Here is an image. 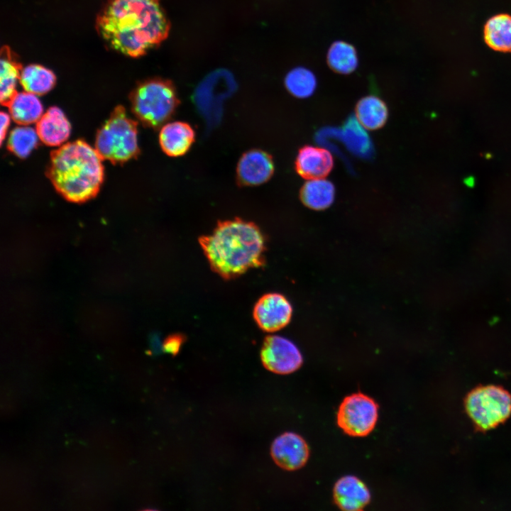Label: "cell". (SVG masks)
Segmentation results:
<instances>
[{
  "label": "cell",
  "mask_w": 511,
  "mask_h": 511,
  "mask_svg": "<svg viewBox=\"0 0 511 511\" xmlns=\"http://www.w3.org/2000/svg\"><path fill=\"white\" fill-rule=\"evenodd\" d=\"M96 25L111 48L131 57L159 45L170 29L160 0H108Z\"/></svg>",
  "instance_id": "obj_1"
},
{
  "label": "cell",
  "mask_w": 511,
  "mask_h": 511,
  "mask_svg": "<svg viewBox=\"0 0 511 511\" xmlns=\"http://www.w3.org/2000/svg\"><path fill=\"white\" fill-rule=\"evenodd\" d=\"M199 242L212 270L226 280L265 263L263 233L254 223L239 218L219 221Z\"/></svg>",
  "instance_id": "obj_2"
},
{
  "label": "cell",
  "mask_w": 511,
  "mask_h": 511,
  "mask_svg": "<svg viewBox=\"0 0 511 511\" xmlns=\"http://www.w3.org/2000/svg\"><path fill=\"white\" fill-rule=\"evenodd\" d=\"M102 160L95 148L77 140L51 153L46 174L65 199L84 202L97 194L103 182Z\"/></svg>",
  "instance_id": "obj_3"
},
{
  "label": "cell",
  "mask_w": 511,
  "mask_h": 511,
  "mask_svg": "<svg viewBox=\"0 0 511 511\" xmlns=\"http://www.w3.org/2000/svg\"><path fill=\"white\" fill-rule=\"evenodd\" d=\"M95 149L102 159L123 163L139 153L137 123L131 119L122 106H116L97 131Z\"/></svg>",
  "instance_id": "obj_4"
},
{
  "label": "cell",
  "mask_w": 511,
  "mask_h": 511,
  "mask_svg": "<svg viewBox=\"0 0 511 511\" xmlns=\"http://www.w3.org/2000/svg\"><path fill=\"white\" fill-rule=\"evenodd\" d=\"M132 111L145 126L158 127L175 112L179 101L173 85L161 79L141 82L131 95Z\"/></svg>",
  "instance_id": "obj_5"
},
{
  "label": "cell",
  "mask_w": 511,
  "mask_h": 511,
  "mask_svg": "<svg viewBox=\"0 0 511 511\" xmlns=\"http://www.w3.org/2000/svg\"><path fill=\"white\" fill-rule=\"evenodd\" d=\"M466 410L475 424L483 429L497 426L511 412V397L504 389L485 386L473 390L466 399Z\"/></svg>",
  "instance_id": "obj_6"
},
{
  "label": "cell",
  "mask_w": 511,
  "mask_h": 511,
  "mask_svg": "<svg viewBox=\"0 0 511 511\" xmlns=\"http://www.w3.org/2000/svg\"><path fill=\"white\" fill-rule=\"evenodd\" d=\"M378 405L370 397L358 392L346 396L339 405L337 424L348 435L365 436L375 427Z\"/></svg>",
  "instance_id": "obj_7"
},
{
  "label": "cell",
  "mask_w": 511,
  "mask_h": 511,
  "mask_svg": "<svg viewBox=\"0 0 511 511\" xmlns=\"http://www.w3.org/2000/svg\"><path fill=\"white\" fill-rule=\"evenodd\" d=\"M260 359L265 369L280 375L296 371L303 363L302 353L297 346L290 340L277 335L265 338Z\"/></svg>",
  "instance_id": "obj_8"
},
{
  "label": "cell",
  "mask_w": 511,
  "mask_h": 511,
  "mask_svg": "<svg viewBox=\"0 0 511 511\" xmlns=\"http://www.w3.org/2000/svg\"><path fill=\"white\" fill-rule=\"evenodd\" d=\"M253 318L264 331L275 332L286 326L291 320L292 305L288 300L279 293H268L262 296L253 308Z\"/></svg>",
  "instance_id": "obj_9"
},
{
  "label": "cell",
  "mask_w": 511,
  "mask_h": 511,
  "mask_svg": "<svg viewBox=\"0 0 511 511\" xmlns=\"http://www.w3.org/2000/svg\"><path fill=\"white\" fill-rule=\"evenodd\" d=\"M270 455L280 468L295 471L303 467L309 456V448L306 441L294 432H285L272 443Z\"/></svg>",
  "instance_id": "obj_10"
},
{
  "label": "cell",
  "mask_w": 511,
  "mask_h": 511,
  "mask_svg": "<svg viewBox=\"0 0 511 511\" xmlns=\"http://www.w3.org/2000/svg\"><path fill=\"white\" fill-rule=\"evenodd\" d=\"M274 172L271 156L260 150H251L240 158L236 172L238 181L248 186L261 185L267 182Z\"/></svg>",
  "instance_id": "obj_11"
},
{
  "label": "cell",
  "mask_w": 511,
  "mask_h": 511,
  "mask_svg": "<svg viewBox=\"0 0 511 511\" xmlns=\"http://www.w3.org/2000/svg\"><path fill=\"white\" fill-rule=\"evenodd\" d=\"M333 166L334 159L330 152L312 145L301 148L295 160L297 172L308 180L325 177Z\"/></svg>",
  "instance_id": "obj_12"
},
{
  "label": "cell",
  "mask_w": 511,
  "mask_h": 511,
  "mask_svg": "<svg viewBox=\"0 0 511 511\" xmlns=\"http://www.w3.org/2000/svg\"><path fill=\"white\" fill-rule=\"evenodd\" d=\"M333 497L336 505L346 511L361 510L370 500L368 487L353 476H346L336 481L334 487Z\"/></svg>",
  "instance_id": "obj_13"
},
{
  "label": "cell",
  "mask_w": 511,
  "mask_h": 511,
  "mask_svg": "<svg viewBox=\"0 0 511 511\" xmlns=\"http://www.w3.org/2000/svg\"><path fill=\"white\" fill-rule=\"evenodd\" d=\"M35 129L43 143L58 146L68 139L71 126L64 112L57 106H52L37 121Z\"/></svg>",
  "instance_id": "obj_14"
},
{
  "label": "cell",
  "mask_w": 511,
  "mask_h": 511,
  "mask_svg": "<svg viewBox=\"0 0 511 511\" xmlns=\"http://www.w3.org/2000/svg\"><path fill=\"white\" fill-rule=\"evenodd\" d=\"M194 138V131L189 124L182 121H172L162 126L159 142L165 153L171 157H178L189 150Z\"/></svg>",
  "instance_id": "obj_15"
},
{
  "label": "cell",
  "mask_w": 511,
  "mask_h": 511,
  "mask_svg": "<svg viewBox=\"0 0 511 511\" xmlns=\"http://www.w3.org/2000/svg\"><path fill=\"white\" fill-rule=\"evenodd\" d=\"M339 139L358 158L368 159L373 155V145L368 133L353 116L348 117L339 130Z\"/></svg>",
  "instance_id": "obj_16"
},
{
  "label": "cell",
  "mask_w": 511,
  "mask_h": 511,
  "mask_svg": "<svg viewBox=\"0 0 511 511\" xmlns=\"http://www.w3.org/2000/svg\"><path fill=\"white\" fill-rule=\"evenodd\" d=\"M38 95L25 91L16 92L7 104L11 119L19 125H30L43 114V107Z\"/></svg>",
  "instance_id": "obj_17"
},
{
  "label": "cell",
  "mask_w": 511,
  "mask_h": 511,
  "mask_svg": "<svg viewBox=\"0 0 511 511\" xmlns=\"http://www.w3.org/2000/svg\"><path fill=\"white\" fill-rule=\"evenodd\" d=\"M335 198V187L332 182L324 178L309 180L300 190L302 202L314 210L329 208Z\"/></svg>",
  "instance_id": "obj_18"
},
{
  "label": "cell",
  "mask_w": 511,
  "mask_h": 511,
  "mask_svg": "<svg viewBox=\"0 0 511 511\" xmlns=\"http://www.w3.org/2000/svg\"><path fill=\"white\" fill-rule=\"evenodd\" d=\"M484 40L491 49L511 52V16L500 13L489 18L484 26Z\"/></svg>",
  "instance_id": "obj_19"
},
{
  "label": "cell",
  "mask_w": 511,
  "mask_h": 511,
  "mask_svg": "<svg viewBox=\"0 0 511 511\" xmlns=\"http://www.w3.org/2000/svg\"><path fill=\"white\" fill-rule=\"evenodd\" d=\"M355 110L357 120L368 130L380 128L388 117L387 105L380 98L374 95L361 98Z\"/></svg>",
  "instance_id": "obj_20"
},
{
  "label": "cell",
  "mask_w": 511,
  "mask_h": 511,
  "mask_svg": "<svg viewBox=\"0 0 511 511\" xmlns=\"http://www.w3.org/2000/svg\"><path fill=\"white\" fill-rule=\"evenodd\" d=\"M21 65L8 46L1 50L0 98L3 105L6 106L17 92L16 86L20 79Z\"/></svg>",
  "instance_id": "obj_21"
},
{
  "label": "cell",
  "mask_w": 511,
  "mask_h": 511,
  "mask_svg": "<svg viewBox=\"0 0 511 511\" xmlns=\"http://www.w3.org/2000/svg\"><path fill=\"white\" fill-rule=\"evenodd\" d=\"M234 79L225 70H218L209 75L198 87L196 96L198 103L213 99H221L234 89Z\"/></svg>",
  "instance_id": "obj_22"
},
{
  "label": "cell",
  "mask_w": 511,
  "mask_h": 511,
  "mask_svg": "<svg viewBox=\"0 0 511 511\" xmlns=\"http://www.w3.org/2000/svg\"><path fill=\"white\" fill-rule=\"evenodd\" d=\"M19 82L25 91L42 95L53 88L56 77L50 69L40 65L31 64L21 70Z\"/></svg>",
  "instance_id": "obj_23"
},
{
  "label": "cell",
  "mask_w": 511,
  "mask_h": 511,
  "mask_svg": "<svg viewBox=\"0 0 511 511\" xmlns=\"http://www.w3.org/2000/svg\"><path fill=\"white\" fill-rule=\"evenodd\" d=\"M329 67L335 72L348 75L353 72L358 66V56L355 47L346 41H334L326 53Z\"/></svg>",
  "instance_id": "obj_24"
},
{
  "label": "cell",
  "mask_w": 511,
  "mask_h": 511,
  "mask_svg": "<svg viewBox=\"0 0 511 511\" xmlns=\"http://www.w3.org/2000/svg\"><path fill=\"white\" fill-rule=\"evenodd\" d=\"M285 86L295 97L304 99L311 97L317 87V79L309 68L299 66L290 70L285 77Z\"/></svg>",
  "instance_id": "obj_25"
},
{
  "label": "cell",
  "mask_w": 511,
  "mask_h": 511,
  "mask_svg": "<svg viewBox=\"0 0 511 511\" xmlns=\"http://www.w3.org/2000/svg\"><path fill=\"white\" fill-rule=\"evenodd\" d=\"M38 135L35 128L28 125H20L10 133L8 148L16 156L25 158L37 146Z\"/></svg>",
  "instance_id": "obj_26"
},
{
  "label": "cell",
  "mask_w": 511,
  "mask_h": 511,
  "mask_svg": "<svg viewBox=\"0 0 511 511\" xmlns=\"http://www.w3.org/2000/svg\"><path fill=\"white\" fill-rule=\"evenodd\" d=\"M182 344V337L179 336H169L164 342L165 351L176 355Z\"/></svg>",
  "instance_id": "obj_27"
},
{
  "label": "cell",
  "mask_w": 511,
  "mask_h": 511,
  "mask_svg": "<svg viewBox=\"0 0 511 511\" xmlns=\"http://www.w3.org/2000/svg\"><path fill=\"white\" fill-rule=\"evenodd\" d=\"M11 116L6 112L1 113V143L4 142L8 128L11 121Z\"/></svg>",
  "instance_id": "obj_28"
}]
</instances>
